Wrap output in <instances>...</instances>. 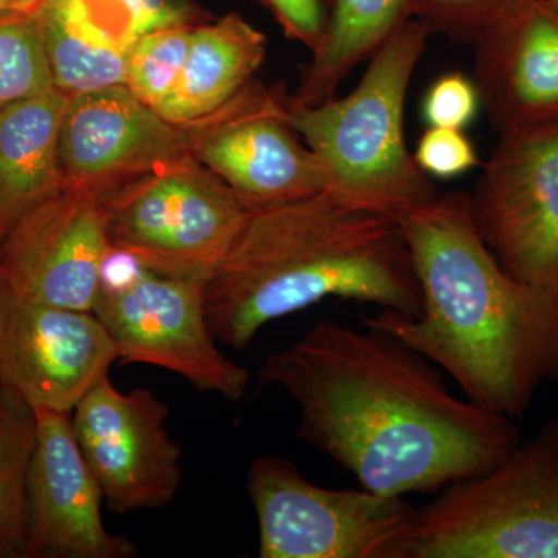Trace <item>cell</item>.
I'll use <instances>...</instances> for the list:
<instances>
[{
	"instance_id": "6da1fadb",
	"label": "cell",
	"mask_w": 558,
	"mask_h": 558,
	"mask_svg": "<svg viewBox=\"0 0 558 558\" xmlns=\"http://www.w3.org/2000/svg\"><path fill=\"white\" fill-rule=\"evenodd\" d=\"M319 319L264 360L258 381L300 407L296 438L391 497L436 494L520 442L512 418L459 399L444 371L388 329Z\"/></svg>"
},
{
	"instance_id": "7a4b0ae2",
	"label": "cell",
	"mask_w": 558,
	"mask_h": 558,
	"mask_svg": "<svg viewBox=\"0 0 558 558\" xmlns=\"http://www.w3.org/2000/svg\"><path fill=\"white\" fill-rule=\"evenodd\" d=\"M422 290L416 317H362L398 336L457 381L464 398L520 418L558 380V289L510 277L481 240L469 193L438 194L399 219Z\"/></svg>"
},
{
	"instance_id": "3957f363",
	"label": "cell",
	"mask_w": 558,
	"mask_h": 558,
	"mask_svg": "<svg viewBox=\"0 0 558 558\" xmlns=\"http://www.w3.org/2000/svg\"><path fill=\"white\" fill-rule=\"evenodd\" d=\"M326 299L376 304L416 317L422 290L399 222L348 207L329 191L253 209L205 281L209 329L231 349L271 322Z\"/></svg>"
},
{
	"instance_id": "277c9868",
	"label": "cell",
	"mask_w": 558,
	"mask_h": 558,
	"mask_svg": "<svg viewBox=\"0 0 558 558\" xmlns=\"http://www.w3.org/2000/svg\"><path fill=\"white\" fill-rule=\"evenodd\" d=\"M429 31L407 21L368 61L351 94L318 105L289 102L288 120L329 175V193L348 207L399 222L438 197L407 148V94Z\"/></svg>"
},
{
	"instance_id": "5b68a950",
	"label": "cell",
	"mask_w": 558,
	"mask_h": 558,
	"mask_svg": "<svg viewBox=\"0 0 558 558\" xmlns=\"http://www.w3.org/2000/svg\"><path fill=\"white\" fill-rule=\"evenodd\" d=\"M407 558H558V417L416 508Z\"/></svg>"
},
{
	"instance_id": "8992f818",
	"label": "cell",
	"mask_w": 558,
	"mask_h": 558,
	"mask_svg": "<svg viewBox=\"0 0 558 558\" xmlns=\"http://www.w3.org/2000/svg\"><path fill=\"white\" fill-rule=\"evenodd\" d=\"M101 196L110 247L165 277L207 281L233 248L250 213L193 154Z\"/></svg>"
},
{
	"instance_id": "52a82bcc",
	"label": "cell",
	"mask_w": 558,
	"mask_h": 558,
	"mask_svg": "<svg viewBox=\"0 0 558 558\" xmlns=\"http://www.w3.org/2000/svg\"><path fill=\"white\" fill-rule=\"evenodd\" d=\"M247 495L258 520L260 558H407L416 508L405 497L326 488L289 459L248 465Z\"/></svg>"
},
{
	"instance_id": "ba28073f",
	"label": "cell",
	"mask_w": 558,
	"mask_h": 558,
	"mask_svg": "<svg viewBox=\"0 0 558 558\" xmlns=\"http://www.w3.org/2000/svg\"><path fill=\"white\" fill-rule=\"evenodd\" d=\"M469 207L510 277L558 289V128L499 132Z\"/></svg>"
},
{
	"instance_id": "9c48e42d",
	"label": "cell",
	"mask_w": 558,
	"mask_h": 558,
	"mask_svg": "<svg viewBox=\"0 0 558 558\" xmlns=\"http://www.w3.org/2000/svg\"><path fill=\"white\" fill-rule=\"evenodd\" d=\"M94 314L119 349V362L178 374L197 391L229 402L244 398L250 373L222 354L209 329L205 279L142 270L119 288H102Z\"/></svg>"
},
{
	"instance_id": "30bf717a",
	"label": "cell",
	"mask_w": 558,
	"mask_h": 558,
	"mask_svg": "<svg viewBox=\"0 0 558 558\" xmlns=\"http://www.w3.org/2000/svg\"><path fill=\"white\" fill-rule=\"evenodd\" d=\"M170 410L148 388L123 392L105 379L72 411L81 453L116 515L167 508L183 481Z\"/></svg>"
},
{
	"instance_id": "8fae6325",
	"label": "cell",
	"mask_w": 558,
	"mask_h": 558,
	"mask_svg": "<svg viewBox=\"0 0 558 558\" xmlns=\"http://www.w3.org/2000/svg\"><path fill=\"white\" fill-rule=\"evenodd\" d=\"M109 250L100 191L65 182L0 244V288L36 303L94 312Z\"/></svg>"
},
{
	"instance_id": "7c38bea8",
	"label": "cell",
	"mask_w": 558,
	"mask_h": 558,
	"mask_svg": "<svg viewBox=\"0 0 558 558\" xmlns=\"http://www.w3.org/2000/svg\"><path fill=\"white\" fill-rule=\"evenodd\" d=\"M193 156L248 211L329 191L328 171L289 123L288 105L258 84L202 121Z\"/></svg>"
},
{
	"instance_id": "4fadbf2b",
	"label": "cell",
	"mask_w": 558,
	"mask_h": 558,
	"mask_svg": "<svg viewBox=\"0 0 558 558\" xmlns=\"http://www.w3.org/2000/svg\"><path fill=\"white\" fill-rule=\"evenodd\" d=\"M119 359L94 312L36 303L0 288V384L32 409L72 413Z\"/></svg>"
},
{
	"instance_id": "5bb4252c",
	"label": "cell",
	"mask_w": 558,
	"mask_h": 558,
	"mask_svg": "<svg viewBox=\"0 0 558 558\" xmlns=\"http://www.w3.org/2000/svg\"><path fill=\"white\" fill-rule=\"evenodd\" d=\"M202 121L171 123L126 86L72 95L61 123L62 175L105 193L193 154Z\"/></svg>"
},
{
	"instance_id": "9a60e30c",
	"label": "cell",
	"mask_w": 558,
	"mask_h": 558,
	"mask_svg": "<svg viewBox=\"0 0 558 558\" xmlns=\"http://www.w3.org/2000/svg\"><path fill=\"white\" fill-rule=\"evenodd\" d=\"M38 440L28 475L27 558H135L130 537L110 534L101 488L73 432L72 413L33 409Z\"/></svg>"
},
{
	"instance_id": "2e32d148",
	"label": "cell",
	"mask_w": 558,
	"mask_h": 558,
	"mask_svg": "<svg viewBox=\"0 0 558 558\" xmlns=\"http://www.w3.org/2000/svg\"><path fill=\"white\" fill-rule=\"evenodd\" d=\"M473 47V81L495 130L558 128V13L546 0H513Z\"/></svg>"
},
{
	"instance_id": "e0dca14e",
	"label": "cell",
	"mask_w": 558,
	"mask_h": 558,
	"mask_svg": "<svg viewBox=\"0 0 558 558\" xmlns=\"http://www.w3.org/2000/svg\"><path fill=\"white\" fill-rule=\"evenodd\" d=\"M68 100L54 89L0 109V244L28 209L65 185L60 137Z\"/></svg>"
},
{
	"instance_id": "ac0fdd59",
	"label": "cell",
	"mask_w": 558,
	"mask_h": 558,
	"mask_svg": "<svg viewBox=\"0 0 558 558\" xmlns=\"http://www.w3.org/2000/svg\"><path fill=\"white\" fill-rule=\"evenodd\" d=\"M264 54L266 38L240 14L193 28L182 73L157 112L175 124L215 116L248 86Z\"/></svg>"
},
{
	"instance_id": "d6986e66",
	"label": "cell",
	"mask_w": 558,
	"mask_h": 558,
	"mask_svg": "<svg viewBox=\"0 0 558 558\" xmlns=\"http://www.w3.org/2000/svg\"><path fill=\"white\" fill-rule=\"evenodd\" d=\"M36 10L54 89L72 97L126 86L135 40L92 10L86 0H40Z\"/></svg>"
},
{
	"instance_id": "ffe728a7",
	"label": "cell",
	"mask_w": 558,
	"mask_h": 558,
	"mask_svg": "<svg viewBox=\"0 0 558 558\" xmlns=\"http://www.w3.org/2000/svg\"><path fill=\"white\" fill-rule=\"evenodd\" d=\"M410 16V0H332L325 33L292 102L311 106L333 98L341 81L369 61Z\"/></svg>"
},
{
	"instance_id": "44dd1931",
	"label": "cell",
	"mask_w": 558,
	"mask_h": 558,
	"mask_svg": "<svg viewBox=\"0 0 558 558\" xmlns=\"http://www.w3.org/2000/svg\"><path fill=\"white\" fill-rule=\"evenodd\" d=\"M36 440L35 410L0 384V558H27L28 475Z\"/></svg>"
},
{
	"instance_id": "7402d4cb",
	"label": "cell",
	"mask_w": 558,
	"mask_h": 558,
	"mask_svg": "<svg viewBox=\"0 0 558 558\" xmlns=\"http://www.w3.org/2000/svg\"><path fill=\"white\" fill-rule=\"evenodd\" d=\"M36 9L0 11V109L54 90Z\"/></svg>"
},
{
	"instance_id": "603a6c76",
	"label": "cell",
	"mask_w": 558,
	"mask_h": 558,
	"mask_svg": "<svg viewBox=\"0 0 558 558\" xmlns=\"http://www.w3.org/2000/svg\"><path fill=\"white\" fill-rule=\"evenodd\" d=\"M190 27L167 28L135 40L128 61L126 87L156 109L178 83L189 57Z\"/></svg>"
},
{
	"instance_id": "cb8c5ba5",
	"label": "cell",
	"mask_w": 558,
	"mask_h": 558,
	"mask_svg": "<svg viewBox=\"0 0 558 558\" xmlns=\"http://www.w3.org/2000/svg\"><path fill=\"white\" fill-rule=\"evenodd\" d=\"M411 14H422L428 31L459 43H472L513 0H410Z\"/></svg>"
},
{
	"instance_id": "d4e9b609",
	"label": "cell",
	"mask_w": 558,
	"mask_h": 558,
	"mask_svg": "<svg viewBox=\"0 0 558 558\" xmlns=\"http://www.w3.org/2000/svg\"><path fill=\"white\" fill-rule=\"evenodd\" d=\"M481 98L475 81L461 72L439 76L428 87L422 105V116L428 128H468L478 116Z\"/></svg>"
},
{
	"instance_id": "484cf974",
	"label": "cell",
	"mask_w": 558,
	"mask_h": 558,
	"mask_svg": "<svg viewBox=\"0 0 558 558\" xmlns=\"http://www.w3.org/2000/svg\"><path fill=\"white\" fill-rule=\"evenodd\" d=\"M413 156L428 178H457L480 165L478 154L468 135L450 128H428L418 138Z\"/></svg>"
},
{
	"instance_id": "4316f807",
	"label": "cell",
	"mask_w": 558,
	"mask_h": 558,
	"mask_svg": "<svg viewBox=\"0 0 558 558\" xmlns=\"http://www.w3.org/2000/svg\"><path fill=\"white\" fill-rule=\"evenodd\" d=\"M113 3L134 40L167 28L189 27L190 10L183 0H113Z\"/></svg>"
},
{
	"instance_id": "83f0119b",
	"label": "cell",
	"mask_w": 558,
	"mask_h": 558,
	"mask_svg": "<svg viewBox=\"0 0 558 558\" xmlns=\"http://www.w3.org/2000/svg\"><path fill=\"white\" fill-rule=\"evenodd\" d=\"M290 36L317 49L326 27V14L319 0H269Z\"/></svg>"
},
{
	"instance_id": "f1b7e54d",
	"label": "cell",
	"mask_w": 558,
	"mask_h": 558,
	"mask_svg": "<svg viewBox=\"0 0 558 558\" xmlns=\"http://www.w3.org/2000/svg\"><path fill=\"white\" fill-rule=\"evenodd\" d=\"M86 2L89 3L92 10L97 11L101 17H105L106 21H109L110 24L116 25L117 28H120L121 32L126 33L128 35L126 27H124V22L121 20L119 10H117L113 0H86Z\"/></svg>"
},
{
	"instance_id": "f546056e",
	"label": "cell",
	"mask_w": 558,
	"mask_h": 558,
	"mask_svg": "<svg viewBox=\"0 0 558 558\" xmlns=\"http://www.w3.org/2000/svg\"><path fill=\"white\" fill-rule=\"evenodd\" d=\"M40 0H0V11L35 10Z\"/></svg>"
},
{
	"instance_id": "4dcf8cb0",
	"label": "cell",
	"mask_w": 558,
	"mask_h": 558,
	"mask_svg": "<svg viewBox=\"0 0 558 558\" xmlns=\"http://www.w3.org/2000/svg\"><path fill=\"white\" fill-rule=\"evenodd\" d=\"M546 2H548L549 5L553 7V9L558 13V0H546Z\"/></svg>"
}]
</instances>
